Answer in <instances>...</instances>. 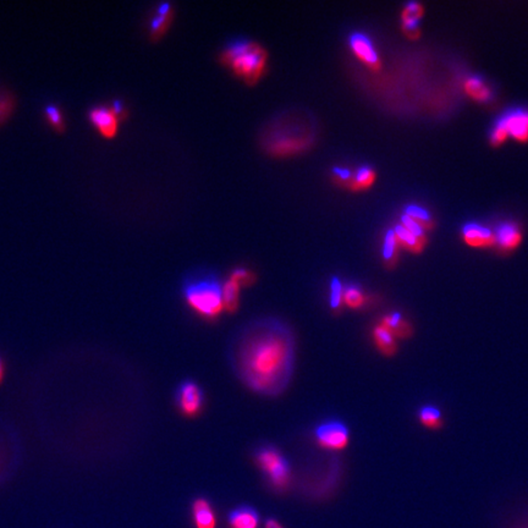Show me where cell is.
<instances>
[{
	"mask_svg": "<svg viewBox=\"0 0 528 528\" xmlns=\"http://www.w3.org/2000/svg\"><path fill=\"white\" fill-rule=\"evenodd\" d=\"M232 355L235 372L251 390L262 395H278L292 378L294 335L278 319H260L237 337Z\"/></svg>",
	"mask_w": 528,
	"mask_h": 528,
	"instance_id": "obj_1",
	"label": "cell"
},
{
	"mask_svg": "<svg viewBox=\"0 0 528 528\" xmlns=\"http://www.w3.org/2000/svg\"><path fill=\"white\" fill-rule=\"evenodd\" d=\"M188 305L198 313L215 318L223 310V289L215 280H202L185 289Z\"/></svg>",
	"mask_w": 528,
	"mask_h": 528,
	"instance_id": "obj_2",
	"label": "cell"
},
{
	"mask_svg": "<svg viewBox=\"0 0 528 528\" xmlns=\"http://www.w3.org/2000/svg\"><path fill=\"white\" fill-rule=\"evenodd\" d=\"M225 58L237 73L251 80L260 76L265 63V53L260 47L250 42H236L227 50Z\"/></svg>",
	"mask_w": 528,
	"mask_h": 528,
	"instance_id": "obj_3",
	"label": "cell"
},
{
	"mask_svg": "<svg viewBox=\"0 0 528 528\" xmlns=\"http://www.w3.org/2000/svg\"><path fill=\"white\" fill-rule=\"evenodd\" d=\"M257 464L267 474L274 487L285 488L290 479V469L287 460L278 451L270 448H264L256 455Z\"/></svg>",
	"mask_w": 528,
	"mask_h": 528,
	"instance_id": "obj_4",
	"label": "cell"
},
{
	"mask_svg": "<svg viewBox=\"0 0 528 528\" xmlns=\"http://www.w3.org/2000/svg\"><path fill=\"white\" fill-rule=\"evenodd\" d=\"M319 444L332 450H342L349 443V431L339 422H329L319 426L316 431Z\"/></svg>",
	"mask_w": 528,
	"mask_h": 528,
	"instance_id": "obj_5",
	"label": "cell"
},
{
	"mask_svg": "<svg viewBox=\"0 0 528 528\" xmlns=\"http://www.w3.org/2000/svg\"><path fill=\"white\" fill-rule=\"evenodd\" d=\"M176 400L184 414L195 416L200 412L203 404V392L195 383L185 382L179 388Z\"/></svg>",
	"mask_w": 528,
	"mask_h": 528,
	"instance_id": "obj_6",
	"label": "cell"
},
{
	"mask_svg": "<svg viewBox=\"0 0 528 528\" xmlns=\"http://www.w3.org/2000/svg\"><path fill=\"white\" fill-rule=\"evenodd\" d=\"M496 124L505 128L508 136L510 135L521 142L528 141V110H512Z\"/></svg>",
	"mask_w": 528,
	"mask_h": 528,
	"instance_id": "obj_7",
	"label": "cell"
},
{
	"mask_svg": "<svg viewBox=\"0 0 528 528\" xmlns=\"http://www.w3.org/2000/svg\"><path fill=\"white\" fill-rule=\"evenodd\" d=\"M88 115H90L91 123L98 128V131L103 136L112 138L116 135L119 118L110 107H105V105L95 107L93 109L90 110Z\"/></svg>",
	"mask_w": 528,
	"mask_h": 528,
	"instance_id": "obj_8",
	"label": "cell"
},
{
	"mask_svg": "<svg viewBox=\"0 0 528 528\" xmlns=\"http://www.w3.org/2000/svg\"><path fill=\"white\" fill-rule=\"evenodd\" d=\"M462 236L469 246L489 247L496 244L494 232L481 224H466L462 229Z\"/></svg>",
	"mask_w": 528,
	"mask_h": 528,
	"instance_id": "obj_9",
	"label": "cell"
},
{
	"mask_svg": "<svg viewBox=\"0 0 528 528\" xmlns=\"http://www.w3.org/2000/svg\"><path fill=\"white\" fill-rule=\"evenodd\" d=\"M351 48L354 49L357 56L364 60L371 68H378L380 66L378 53L374 49L373 43L368 37L362 33H355L350 37Z\"/></svg>",
	"mask_w": 528,
	"mask_h": 528,
	"instance_id": "obj_10",
	"label": "cell"
},
{
	"mask_svg": "<svg viewBox=\"0 0 528 528\" xmlns=\"http://www.w3.org/2000/svg\"><path fill=\"white\" fill-rule=\"evenodd\" d=\"M496 244L499 250L503 252H510L519 246L522 240V234L517 228V225L512 223H503L496 228Z\"/></svg>",
	"mask_w": 528,
	"mask_h": 528,
	"instance_id": "obj_11",
	"label": "cell"
},
{
	"mask_svg": "<svg viewBox=\"0 0 528 528\" xmlns=\"http://www.w3.org/2000/svg\"><path fill=\"white\" fill-rule=\"evenodd\" d=\"M380 324L392 332L396 339H410L414 335V327L407 319L399 313V312H392L383 317Z\"/></svg>",
	"mask_w": 528,
	"mask_h": 528,
	"instance_id": "obj_12",
	"label": "cell"
},
{
	"mask_svg": "<svg viewBox=\"0 0 528 528\" xmlns=\"http://www.w3.org/2000/svg\"><path fill=\"white\" fill-rule=\"evenodd\" d=\"M229 524L232 528H258L260 515L250 506H240L229 515Z\"/></svg>",
	"mask_w": 528,
	"mask_h": 528,
	"instance_id": "obj_13",
	"label": "cell"
},
{
	"mask_svg": "<svg viewBox=\"0 0 528 528\" xmlns=\"http://www.w3.org/2000/svg\"><path fill=\"white\" fill-rule=\"evenodd\" d=\"M192 515L196 528H215V515L205 499H196L192 505Z\"/></svg>",
	"mask_w": 528,
	"mask_h": 528,
	"instance_id": "obj_14",
	"label": "cell"
},
{
	"mask_svg": "<svg viewBox=\"0 0 528 528\" xmlns=\"http://www.w3.org/2000/svg\"><path fill=\"white\" fill-rule=\"evenodd\" d=\"M373 340L376 347H378V350L382 352L383 355L392 357L397 352L396 337L380 323L374 327Z\"/></svg>",
	"mask_w": 528,
	"mask_h": 528,
	"instance_id": "obj_15",
	"label": "cell"
},
{
	"mask_svg": "<svg viewBox=\"0 0 528 528\" xmlns=\"http://www.w3.org/2000/svg\"><path fill=\"white\" fill-rule=\"evenodd\" d=\"M419 421L424 427L432 429V431L442 429L443 424H444L442 410L438 409L437 406L433 405L422 406L419 409Z\"/></svg>",
	"mask_w": 528,
	"mask_h": 528,
	"instance_id": "obj_16",
	"label": "cell"
},
{
	"mask_svg": "<svg viewBox=\"0 0 528 528\" xmlns=\"http://www.w3.org/2000/svg\"><path fill=\"white\" fill-rule=\"evenodd\" d=\"M394 232H395L397 242H400L402 246L407 248V250L411 251V252H414V253H419V252H422L424 246H426V244H427L426 240H422V239H419V237L414 236V234H411V232H409L407 229L404 228L401 224L396 225L395 229H394Z\"/></svg>",
	"mask_w": 528,
	"mask_h": 528,
	"instance_id": "obj_17",
	"label": "cell"
},
{
	"mask_svg": "<svg viewBox=\"0 0 528 528\" xmlns=\"http://www.w3.org/2000/svg\"><path fill=\"white\" fill-rule=\"evenodd\" d=\"M464 88L469 96L474 97V100H479V102H487L492 97L489 88L479 78H469L464 83Z\"/></svg>",
	"mask_w": 528,
	"mask_h": 528,
	"instance_id": "obj_18",
	"label": "cell"
},
{
	"mask_svg": "<svg viewBox=\"0 0 528 528\" xmlns=\"http://www.w3.org/2000/svg\"><path fill=\"white\" fill-rule=\"evenodd\" d=\"M239 287L236 282L230 279L223 287V305L228 312H235L239 307Z\"/></svg>",
	"mask_w": 528,
	"mask_h": 528,
	"instance_id": "obj_19",
	"label": "cell"
},
{
	"mask_svg": "<svg viewBox=\"0 0 528 528\" xmlns=\"http://www.w3.org/2000/svg\"><path fill=\"white\" fill-rule=\"evenodd\" d=\"M397 239H396L394 230H389L384 237V246H383V260L389 265H394L396 260V250H397Z\"/></svg>",
	"mask_w": 528,
	"mask_h": 528,
	"instance_id": "obj_20",
	"label": "cell"
},
{
	"mask_svg": "<svg viewBox=\"0 0 528 528\" xmlns=\"http://www.w3.org/2000/svg\"><path fill=\"white\" fill-rule=\"evenodd\" d=\"M404 215L416 220V222L421 224L424 229H429L433 227L432 217H431V215H429L427 210L422 208V207H419V205H407L405 208V213H404Z\"/></svg>",
	"mask_w": 528,
	"mask_h": 528,
	"instance_id": "obj_21",
	"label": "cell"
},
{
	"mask_svg": "<svg viewBox=\"0 0 528 528\" xmlns=\"http://www.w3.org/2000/svg\"><path fill=\"white\" fill-rule=\"evenodd\" d=\"M344 300L351 308H360L364 305V295L360 287L356 285H350L344 292Z\"/></svg>",
	"mask_w": 528,
	"mask_h": 528,
	"instance_id": "obj_22",
	"label": "cell"
},
{
	"mask_svg": "<svg viewBox=\"0 0 528 528\" xmlns=\"http://www.w3.org/2000/svg\"><path fill=\"white\" fill-rule=\"evenodd\" d=\"M46 116L48 119V123L58 132H63L65 130L64 118L61 114V110L59 107L55 104H48L46 107Z\"/></svg>",
	"mask_w": 528,
	"mask_h": 528,
	"instance_id": "obj_23",
	"label": "cell"
},
{
	"mask_svg": "<svg viewBox=\"0 0 528 528\" xmlns=\"http://www.w3.org/2000/svg\"><path fill=\"white\" fill-rule=\"evenodd\" d=\"M15 100L11 93L0 92V124L9 118L14 110Z\"/></svg>",
	"mask_w": 528,
	"mask_h": 528,
	"instance_id": "obj_24",
	"label": "cell"
},
{
	"mask_svg": "<svg viewBox=\"0 0 528 528\" xmlns=\"http://www.w3.org/2000/svg\"><path fill=\"white\" fill-rule=\"evenodd\" d=\"M401 225H402L404 228L407 229L411 234H414V236L419 237V239H422V240H426V241H427V237H426V229H424L421 224L417 223L416 220H414V219L410 218V217H407V215H401Z\"/></svg>",
	"mask_w": 528,
	"mask_h": 528,
	"instance_id": "obj_25",
	"label": "cell"
},
{
	"mask_svg": "<svg viewBox=\"0 0 528 528\" xmlns=\"http://www.w3.org/2000/svg\"><path fill=\"white\" fill-rule=\"evenodd\" d=\"M342 282L337 278H332L330 284V306L332 310H337L342 306Z\"/></svg>",
	"mask_w": 528,
	"mask_h": 528,
	"instance_id": "obj_26",
	"label": "cell"
},
{
	"mask_svg": "<svg viewBox=\"0 0 528 528\" xmlns=\"http://www.w3.org/2000/svg\"><path fill=\"white\" fill-rule=\"evenodd\" d=\"M374 172L368 167H362L355 175V185L359 187H368L373 184Z\"/></svg>",
	"mask_w": 528,
	"mask_h": 528,
	"instance_id": "obj_27",
	"label": "cell"
},
{
	"mask_svg": "<svg viewBox=\"0 0 528 528\" xmlns=\"http://www.w3.org/2000/svg\"><path fill=\"white\" fill-rule=\"evenodd\" d=\"M169 14L163 15L158 14V16H155L152 21L150 28H152V33L153 36H158L163 30L165 28V25L168 23Z\"/></svg>",
	"mask_w": 528,
	"mask_h": 528,
	"instance_id": "obj_28",
	"label": "cell"
},
{
	"mask_svg": "<svg viewBox=\"0 0 528 528\" xmlns=\"http://www.w3.org/2000/svg\"><path fill=\"white\" fill-rule=\"evenodd\" d=\"M404 20V30L411 37H417L419 35V18H402Z\"/></svg>",
	"mask_w": 528,
	"mask_h": 528,
	"instance_id": "obj_29",
	"label": "cell"
},
{
	"mask_svg": "<svg viewBox=\"0 0 528 528\" xmlns=\"http://www.w3.org/2000/svg\"><path fill=\"white\" fill-rule=\"evenodd\" d=\"M422 14H424L422 6H421L419 3L411 1V3L406 5V8L404 9V14H402V18H421Z\"/></svg>",
	"mask_w": 528,
	"mask_h": 528,
	"instance_id": "obj_30",
	"label": "cell"
},
{
	"mask_svg": "<svg viewBox=\"0 0 528 528\" xmlns=\"http://www.w3.org/2000/svg\"><path fill=\"white\" fill-rule=\"evenodd\" d=\"M232 279L234 282H236L239 285L240 284H246V285H248V284L253 282V275L250 272L245 270V269H236L232 273Z\"/></svg>",
	"mask_w": 528,
	"mask_h": 528,
	"instance_id": "obj_31",
	"label": "cell"
},
{
	"mask_svg": "<svg viewBox=\"0 0 528 528\" xmlns=\"http://www.w3.org/2000/svg\"><path fill=\"white\" fill-rule=\"evenodd\" d=\"M506 137H508V132H506L505 128L496 124V128H494V130L492 131V135H491V142H492V145H494V146H499V145H501L503 142L505 141Z\"/></svg>",
	"mask_w": 528,
	"mask_h": 528,
	"instance_id": "obj_32",
	"label": "cell"
},
{
	"mask_svg": "<svg viewBox=\"0 0 528 528\" xmlns=\"http://www.w3.org/2000/svg\"><path fill=\"white\" fill-rule=\"evenodd\" d=\"M110 108L113 109L115 115H116L119 119L123 118V116H125V114H126V113H125V108H124L123 103H121L120 100H114L113 104L110 105Z\"/></svg>",
	"mask_w": 528,
	"mask_h": 528,
	"instance_id": "obj_33",
	"label": "cell"
},
{
	"mask_svg": "<svg viewBox=\"0 0 528 528\" xmlns=\"http://www.w3.org/2000/svg\"><path fill=\"white\" fill-rule=\"evenodd\" d=\"M334 173L337 174V176L342 180H347V179L351 178V172L349 169L335 168L334 169Z\"/></svg>",
	"mask_w": 528,
	"mask_h": 528,
	"instance_id": "obj_34",
	"label": "cell"
},
{
	"mask_svg": "<svg viewBox=\"0 0 528 528\" xmlns=\"http://www.w3.org/2000/svg\"><path fill=\"white\" fill-rule=\"evenodd\" d=\"M265 528H282V526L277 520L268 519L265 521Z\"/></svg>",
	"mask_w": 528,
	"mask_h": 528,
	"instance_id": "obj_35",
	"label": "cell"
},
{
	"mask_svg": "<svg viewBox=\"0 0 528 528\" xmlns=\"http://www.w3.org/2000/svg\"><path fill=\"white\" fill-rule=\"evenodd\" d=\"M169 11H170V5H169V3H164V4L160 5L158 14L167 15L169 14Z\"/></svg>",
	"mask_w": 528,
	"mask_h": 528,
	"instance_id": "obj_36",
	"label": "cell"
},
{
	"mask_svg": "<svg viewBox=\"0 0 528 528\" xmlns=\"http://www.w3.org/2000/svg\"><path fill=\"white\" fill-rule=\"evenodd\" d=\"M4 373H5L4 362H3V360H1V357H0V382L3 380V377H4Z\"/></svg>",
	"mask_w": 528,
	"mask_h": 528,
	"instance_id": "obj_37",
	"label": "cell"
},
{
	"mask_svg": "<svg viewBox=\"0 0 528 528\" xmlns=\"http://www.w3.org/2000/svg\"><path fill=\"white\" fill-rule=\"evenodd\" d=\"M519 528H528V524H524V526H520Z\"/></svg>",
	"mask_w": 528,
	"mask_h": 528,
	"instance_id": "obj_38",
	"label": "cell"
}]
</instances>
